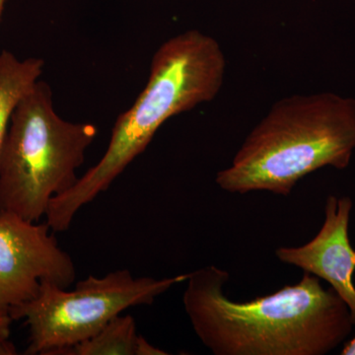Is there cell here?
Segmentation results:
<instances>
[{
  "instance_id": "9",
  "label": "cell",
  "mask_w": 355,
  "mask_h": 355,
  "mask_svg": "<svg viewBox=\"0 0 355 355\" xmlns=\"http://www.w3.org/2000/svg\"><path fill=\"white\" fill-rule=\"evenodd\" d=\"M146 338L137 335L130 315L114 318L92 338L65 350L62 355H140Z\"/></svg>"
},
{
  "instance_id": "7",
  "label": "cell",
  "mask_w": 355,
  "mask_h": 355,
  "mask_svg": "<svg viewBox=\"0 0 355 355\" xmlns=\"http://www.w3.org/2000/svg\"><path fill=\"white\" fill-rule=\"evenodd\" d=\"M352 202L349 197L329 196L321 230L307 244L275 251L282 263L326 280L349 306L355 324V250L349 239Z\"/></svg>"
},
{
  "instance_id": "11",
  "label": "cell",
  "mask_w": 355,
  "mask_h": 355,
  "mask_svg": "<svg viewBox=\"0 0 355 355\" xmlns=\"http://www.w3.org/2000/svg\"><path fill=\"white\" fill-rule=\"evenodd\" d=\"M343 355H355V336L354 338H350L343 345L342 350Z\"/></svg>"
},
{
  "instance_id": "4",
  "label": "cell",
  "mask_w": 355,
  "mask_h": 355,
  "mask_svg": "<svg viewBox=\"0 0 355 355\" xmlns=\"http://www.w3.org/2000/svg\"><path fill=\"white\" fill-rule=\"evenodd\" d=\"M97 133L93 123L60 118L50 85L39 80L14 111L0 154V211L32 222L46 216L51 200L78 181Z\"/></svg>"
},
{
  "instance_id": "1",
  "label": "cell",
  "mask_w": 355,
  "mask_h": 355,
  "mask_svg": "<svg viewBox=\"0 0 355 355\" xmlns=\"http://www.w3.org/2000/svg\"><path fill=\"white\" fill-rule=\"evenodd\" d=\"M229 273L207 266L189 273L183 303L200 342L216 355H324L349 340V306L319 277L246 302L224 293Z\"/></svg>"
},
{
  "instance_id": "6",
  "label": "cell",
  "mask_w": 355,
  "mask_h": 355,
  "mask_svg": "<svg viewBox=\"0 0 355 355\" xmlns=\"http://www.w3.org/2000/svg\"><path fill=\"white\" fill-rule=\"evenodd\" d=\"M53 233L46 222L0 211V310L25 304L43 282L64 288L73 284L76 266Z\"/></svg>"
},
{
  "instance_id": "10",
  "label": "cell",
  "mask_w": 355,
  "mask_h": 355,
  "mask_svg": "<svg viewBox=\"0 0 355 355\" xmlns=\"http://www.w3.org/2000/svg\"><path fill=\"white\" fill-rule=\"evenodd\" d=\"M12 321L10 312L0 310V355L17 354L16 347L10 340V326Z\"/></svg>"
},
{
  "instance_id": "12",
  "label": "cell",
  "mask_w": 355,
  "mask_h": 355,
  "mask_svg": "<svg viewBox=\"0 0 355 355\" xmlns=\"http://www.w3.org/2000/svg\"><path fill=\"white\" fill-rule=\"evenodd\" d=\"M6 0H0V18H1L2 12H3L4 4Z\"/></svg>"
},
{
  "instance_id": "5",
  "label": "cell",
  "mask_w": 355,
  "mask_h": 355,
  "mask_svg": "<svg viewBox=\"0 0 355 355\" xmlns=\"http://www.w3.org/2000/svg\"><path fill=\"white\" fill-rule=\"evenodd\" d=\"M188 277L189 273L162 279L135 277L130 270H119L103 277L89 275L70 291L43 282L38 294L10 315L13 320H24L29 328L26 354L62 355L92 338L123 311L153 304Z\"/></svg>"
},
{
  "instance_id": "2",
  "label": "cell",
  "mask_w": 355,
  "mask_h": 355,
  "mask_svg": "<svg viewBox=\"0 0 355 355\" xmlns=\"http://www.w3.org/2000/svg\"><path fill=\"white\" fill-rule=\"evenodd\" d=\"M225 69L220 44L198 30L161 44L151 60L146 88L116 119L103 157L71 189L51 200L46 222L51 230L67 231L77 212L108 190L144 153L166 121L212 101L223 85Z\"/></svg>"
},
{
  "instance_id": "8",
  "label": "cell",
  "mask_w": 355,
  "mask_h": 355,
  "mask_svg": "<svg viewBox=\"0 0 355 355\" xmlns=\"http://www.w3.org/2000/svg\"><path fill=\"white\" fill-rule=\"evenodd\" d=\"M44 69L40 58L18 60L12 53H0V154L11 118L21 100L38 83Z\"/></svg>"
},
{
  "instance_id": "3",
  "label": "cell",
  "mask_w": 355,
  "mask_h": 355,
  "mask_svg": "<svg viewBox=\"0 0 355 355\" xmlns=\"http://www.w3.org/2000/svg\"><path fill=\"white\" fill-rule=\"evenodd\" d=\"M354 150V99L333 93L289 96L273 105L216 181L230 193L288 196L311 173L349 167Z\"/></svg>"
}]
</instances>
